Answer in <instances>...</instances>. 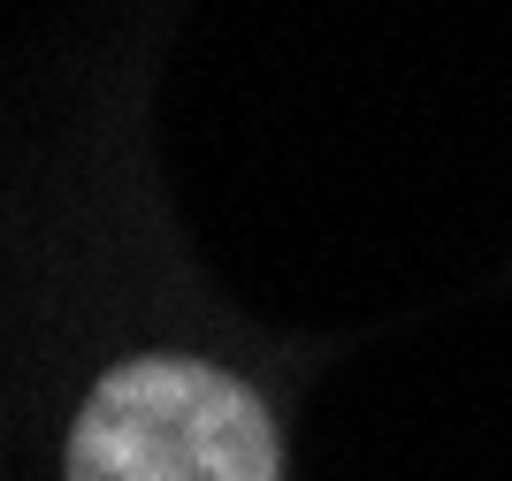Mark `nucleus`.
Masks as SVG:
<instances>
[{"mask_svg":"<svg viewBox=\"0 0 512 481\" xmlns=\"http://www.w3.org/2000/svg\"><path fill=\"white\" fill-rule=\"evenodd\" d=\"M62 481H283V443L237 375L153 352L92 382Z\"/></svg>","mask_w":512,"mask_h":481,"instance_id":"obj_1","label":"nucleus"}]
</instances>
